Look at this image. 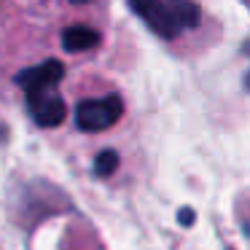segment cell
<instances>
[{
  "mask_svg": "<svg viewBox=\"0 0 250 250\" xmlns=\"http://www.w3.org/2000/svg\"><path fill=\"white\" fill-rule=\"evenodd\" d=\"M143 19L156 35L175 38L183 30H194L199 24V6L194 0H156Z\"/></svg>",
  "mask_w": 250,
  "mask_h": 250,
  "instance_id": "6da1fadb",
  "label": "cell"
},
{
  "mask_svg": "<svg viewBox=\"0 0 250 250\" xmlns=\"http://www.w3.org/2000/svg\"><path fill=\"white\" fill-rule=\"evenodd\" d=\"M124 113V103L119 94H108L103 100H83L76 108V124L83 132H103L113 126Z\"/></svg>",
  "mask_w": 250,
  "mask_h": 250,
  "instance_id": "7a4b0ae2",
  "label": "cell"
},
{
  "mask_svg": "<svg viewBox=\"0 0 250 250\" xmlns=\"http://www.w3.org/2000/svg\"><path fill=\"white\" fill-rule=\"evenodd\" d=\"M62 78H65V65H62L60 60H46V62H41V65L30 67V70L17 73L14 81H17L27 94H43L46 89L57 86Z\"/></svg>",
  "mask_w": 250,
  "mask_h": 250,
  "instance_id": "3957f363",
  "label": "cell"
},
{
  "mask_svg": "<svg viewBox=\"0 0 250 250\" xmlns=\"http://www.w3.org/2000/svg\"><path fill=\"white\" fill-rule=\"evenodd\" d=\"M27 105L33 110L38 126L49 129V126H60L67 116V108L60 97H46V94H27Z\"/></svg>",
  "mask_w": 250,
  "mask_h": 250,
  "instance_id": "277c9868",
  "label": "cell"
},
{
  "mask_svg": "<svg viewBox=\"0 0 250 250\" xmlns=\"http://www.w3.org/2000/svg\"><path fill=\"white\" fill-rule=\"evenodd\" d=\"M100 43V33L92 27H83V24H76V27H67L62 33V46L65 51L76 54V51H89Z\"/></svg>",
  "mask_w": 250,
  "mask_h": 250,
  "instance_id": "5b68a950",
  "label": "cell"
},
{
  "mask_svg": "<svg viewBox=\"0 0 250 250\" xmlns=\"http://www.w3.org/2000/svg\"><path fill=\"white\" fill-rule=\"evenodd\" d=\"M116 167H119V153L116 151L97 153V159H94V175L97 178H110L116 172Z\"/></svg>",
  "mask_w": 250,
  "mask_h": 250,
  "instance_id": "8992f818",
  "label": "cell"
},
{
  "mask_svg": "<svg viewBox=\"0 0 250 250\" xmlns=\"http://www.w3.org/2000/svg\"><path fill=\"white\" fill-rule=\"evenodd\" d=\"M153 3H156V0H129V8L137 14V17H143V14H146Z\"/></svg>",
  "mask_w": 250,
  "mask_h": 250,
  "instance_id": "52a82bcc",
  "label": "cell"
},
{
  "mask_svg": "<svg viewBox=\"0 0 250 250\" xmlns=\"http://www.w3.org/2000/svg\"><path fill=\"white\" fill-rule=\"evenodd\" d=\"M194 221H196V215H194L191 207H183V210L178 212V223H180V226H191Z\"/></svg>",
  "mask_w": 250,
  "mask_h": 250,
  "instance_id": "ba28073f",
  "label": "cell"
},
{
  "mask_svg": "<svg viewBox=\"0 0 250 250\" xmlns=\"http://www.w3.org/2000/svg\"><path fill=\"white\" fill-rule=\"evenodd\" d=\"M245 86H248V89H250V73H248V81H245Z\"/></svg>",
  "mask_w": 250,
  "mask_h": 250,
  "instance_id": "9c48e42d",
  "label": "cell"
},
{
  "mask_svg": "<svg viewBox=\"0 0 250 250\" xmlns=\"http://www.w3.org/2000/svg\"><path fill=\"white\" fill-rule=\"evenodd\" d=\"M73 3H83V0H73Z\"/></svg>",
  "mask_w": 250,
  "mask_h": 250,
  "instance_id": "30bf717a",
  "label": "cell"
}]
</instances>
